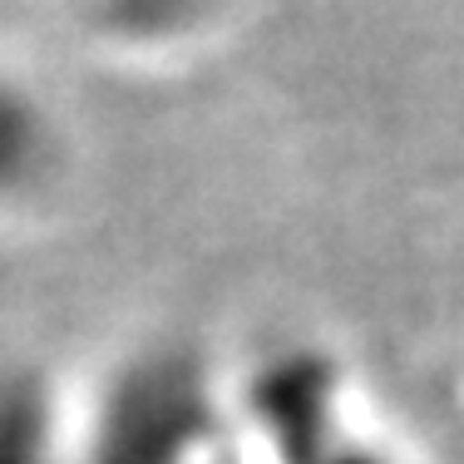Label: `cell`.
Listing matches in <instances>:
<instances>
[{
  "instance_id": "cell-2",
  "label": "cell",
  "mask_w": 464,
  "mask_h": 464,
  "mask_svg": "<svg viewBox=\"0 0 464 464\" xmlns=\"http://www.w3.org/2000/svg\"><path fill=\"white\" fill-rule=\"evenodd\" d=\"M60 464H227V371L153 341L64 401Z\"/></svg>"
},
{
  "instance_id": "cell-4",
  "label": "cell",
  "mask_w": 464,
  "mask_h": 464,
  "mask_svg": "<svg viewBox=\"0 0 464 464\" xmlns=\"http://www.w3.org/2000/svg\"><path fill=\"white\" fill-rule=\"evenodd\" d=\"M54 5L84 45L139 70L193 60L232 20V0H54Z\"/></svg>"
},
{
  "instance_id": "cell-1",
  "label": "cell",
  "mask_w": 464,
  "mask_h": 464,
  "mask_svg": "<svg viewBox=\"0 0 464 464\" xmlns=\"http://www.w3.org/2000/svg\"><path fill=\"white\" fill-rule=\"evenodd\" d=\"M227 464H425L341 351L282 341L227 371Z\"/></svg>"
},
{
  "instance_id": "cell-3",
  "label": "cell",
  "mask_w": 464,
  "mask_h": 464,
  "mask_svg": "<svg viewBox=\"0 0 464 464\" xmlns=\"http://www.w3.org/2000/svg\"><path fill=\"white\" fill-rule=\"evenodd\" d=\"M74 188V129L20 54L0 45V232H35Z\"/></svg>"
}]
</instances>
